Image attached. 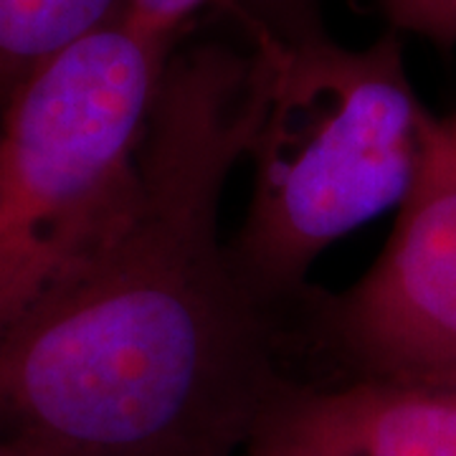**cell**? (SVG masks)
<instances>
[{
    "mask_svg": "<svg viewBox=\"0 0 456 456\" xmlns=\"http://www.w3.org/2000/svg\"><path fill=\"white\" fill-rule=\"evenodd\" d=\"M127 16L145 31L183 44L200 16L226 18L244 31L246 41L254 38V26L246 16L241 0H127Z\"/></svg>",
    "mask_w": 456,
    "mask_h": 456,
    "instance_id": "obj_7",
    "label": "cell"
},
{
    "mask_svg": "<svg viewBox=\"0 0 456 456\" xmlns=\"http://www.w3.org/2000/svg\"><path fill=\"white\" fill-rule=\"evenodd\" d=\"M125 8L127 0H0V110L41 66Z\"/></svg>",
    "mask_w": 456,
    "mask_h": 456,
    "instance_id": "obj_6",
    "label": "cell"
},
{
    "mask_svg": "<svg viewBox=\"0 0 456 456\" xmlns=\"http://www.w3.org/2000/svg\"><path fill=\"white\" fill-rule=\"evenodd\" d=\"M244 456H456V383L292 386Z\"/></svg>",
    "mask_w": 456,
    "mask_h": 456,
    "instance_id": "obj_5",
    "label": "cell"
},
{
    "mask_svg": "<svg viewBox=\"0 0 456 456\" xmlns=\"http://www.w3.org/2000/svg\"><path fill=\"white\" fill-rule=\"evenodd\" d=\"M398 36L411 33L444 53L456 49V0H378Z\"/></svg>",
    "mask_w": 456,
    "mask_h": 456,
    "instance_id": "obj_9",
    "label": "cell"
},
{
    "mask_svg": "<svg viewBox=\"0 0 456 456\" xmlns=\"http://www.w3.org/2000/svg\"><path fill=\"white\" fill-rule=\"evenodd\" d=\"M0 117H3V110H0Z\"/></svg>",
    "mask_w": 456,
    "mask_h": 456,
    "instance_id": "obj_11",
    "label": "cell"
},
{
    "mask_svg": "<svg viewBox=\"0 0 456 456\" xmlns=\"http://www.w3.org/2000/svg\"><path fill=\"white\" fill-rule=\"evenodd\" d=\"M241 5L254 26L251 44L264 36L281 44H307L327 36L320 0H241Z\"/></svg>",
    "mask_w": 456,
    "mask_h": 456,
    "instance_id": "obj_8",
    "label": "cell"
},
{
    "mask_svg": "<svg viewBox=\"0 0 456 456\" xmlns=\"http://www.w3.org/2000/svg\"><path fill=\"white\" fill-rule=\"evenodd\" d=\"M269 59L248 140L251 193L231 256L269 310L307 302L310 272L330 246L398 211L421 163L426 122L395 31L365 49L330 36L259 38Z\"/></svg>",
    "mask_w": 456,
    "mask_h": 456,
    "instance_id": "obj_2",
    "label": "cell"
},
{
    "mask_svg": "<svg viewBox=\"0 0 456 456\" xmlns=\"http://www.w3.org/2000/svg\"><path fill=\"white\" fill-rule=\"evenodd\" d=\"M127 11L44 64L0 117V335L112 226L170 53Z\"/></svg>",
    "mask_w": 456,
    "mask_h": 456,
    "instance_id": "obj_3",
    "label": "cell"
},
{
    "mask_svg": "<svg viewBox=\"0 0 456 456\" xmlns=\"http://www.w3.org/2000/svg\"><path fill=\"white\" fill-rule=\"evenodd\" d=\"M0 456H26L23 452H18L13 446H5V444H0Z\"/></svg>",
    "mask_w": 456,
    "mask_h": 456,
    "instance_id": "obj_10",
    "label": "cell"
},
{
    "mask_svg": "<svg viewBox=\"0 0 456 456\" xmlns=\"http://www.w3.org/2000/svg\"><path fill=\"white\" fill-rule=\"evenodd\" d=\"M305 305L314 340L353 380L456 383V110L428 117L413 188L373 266Z\"/></svg>",
    "mask_w": 456,
    "mask_h": 456,
    "instance_id": "obj_4",
    "label": "cell"
},
{
    "mask_svg": "<svg viewBox=\"0 0 456 456\" xmlns=\"http://www.w3.org/2000/svg\"><path fill=\"white\" fill-rule=\"evenodd\" d=\"M266 77L251 44L170 53L122 211L0 335V444L26 456H244L294 386L277 312L221 236Z\"/></svg>",
    "mask_w": 456,
    "mask_h": 456,
    "instance_id": "obj_1",
    "label": "cell"
}]
</instances>
